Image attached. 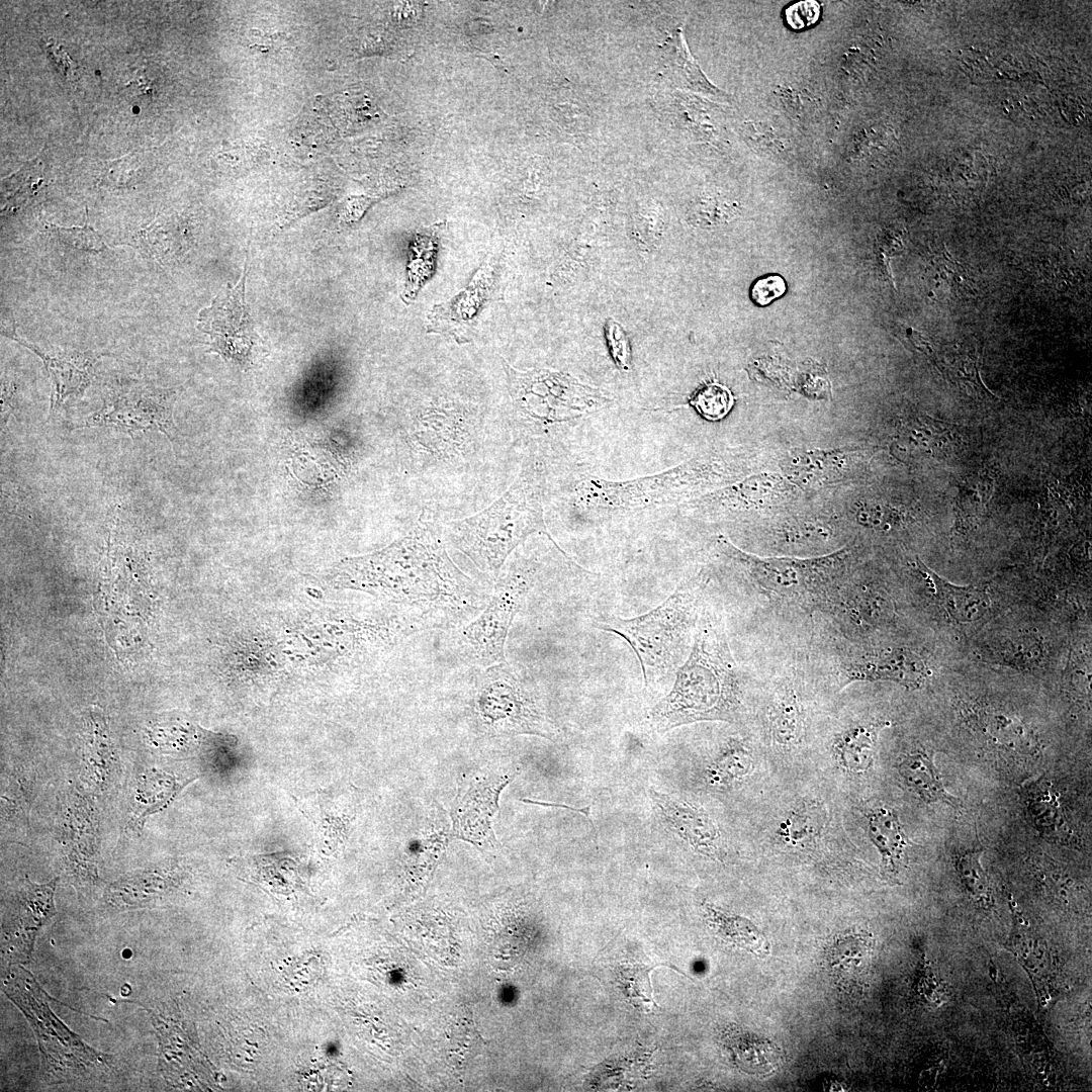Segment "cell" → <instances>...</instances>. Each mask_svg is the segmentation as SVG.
<instances>
[{
	"mask_svg": "<svg viewBox=\"0 0 1092 1092\" xmlns=\"http://www.w3.org/2000/svg\"><path fill=\"white\" fill-rule=\"evenodd\" d=\"M944 371L958 385L966 386L981 399H997L981 380L977 356L967 353L956 359Z\"/></svg>",
	"mask_w": 1092,
	"mask_h": 1092,
	"instance_id": "60d3db41",
	"label": "cell"
},
{
	"mask_svg": "<svg viewBox=\"0 0 1092 1092\" xmlns=\"http://www.w3.org/2000/svg\"><path fill=\"white\" fill-rule=\"evenodd\" d=\"M49 231L63 247L75 252L99 254L107 248L98 233L88 224L73 228L51 224Z\"/></svg>",
	"mask_w": 1092,
	"mask_h": 1092,
	"instance_id": "ab89813d",
	"label": "cell"
},
{
	"mask_svg": "<svg viewBox=\"0 0 1092 1092\" xmlns=\"http://www.w3.org/2000/svg\"><path fill=\"white\" fill-rule=\"evenodd\" d=\"M654 967L641 964L623 965L617 973V981L630 1003L645 1013L657 1007L650 982V972Z\"/></svg>",
	"mask_w": 1092,
	"mask_h": 1092,
	"instance_id": "836d02e7",
	"label": "cell"
},
{
	"mask_svg": "<svg viewBox=\"0 0 1092 1092\" xmlns=\"http://www.w3.org/2000/svg\"><path fill=\"white\" fill-rule=\"evenodd\" d=\"M741 698L740 671L727 637L720 625L703 616L670 692L650 710L648 719L658 733L699 721L733 722L740 714Z\"/></svg>",
	"mask_w": 1092,
	"mask_h": 1092,
	"instance_id": "7a4b0ae2",
	"label": "cell"
},
{
	"mask_svg": "<svg viewBox=\"0 0 1092 1092\" xmlns=\"http://www.w3.org/2000/svg\"><path fill=\"white\" fill-rule=\"evenodd\" d=\"M768 729L776 744L791 749L800 744L804 734L802 705L793 688H781L767 710Z\"/></svg>",
	"mask_w": 1092,
	"mask_h": 1092,
	"instance_id": "83f0119b",
	"label": "cell"
},
{
	"mask_svg": "<svg viewBox=\"0 0 1092 1092\" xmlns=\"http://www.w3.org/2000/svg\"><path fill=\"white\" fill-rule=\"evenodd\" d=\"M176 388H161L141 381L112 386L102 405L81 427L112 428L126 433L159 431L175 440L173 406Z\"/></svg>",
	"mask_w": 1092,
	"mask_h": 1092,
	"instance_id": "7c38bea8",
	"label": "cell"
},
{
	"mask_svg": "<svg viewBox=\"0 0 1092 1092\" xmlns=\"http://www.w3.org/2000/svg\"><path fill=\"white\" fill-rule=\"evenodd\" d=\"M437 244V233L426 231V233L419 234L412 245L405 297H415L420 287L433 273Z\"/></svg>",
	"mask_w": 1092,
	"mask_h": 1092,
	"instance_id": "d6a6232c",
	"label": "cell"
},
{
	"mask_svg": "<svg viewBox=\"0 0 1092 1092\" xmlns=\"http://www.w3.org/2000/svg\"><path fill=\"white\" fill-rule=\"evenodd\" d=\"M719 549L739 565L763 592L788 603L816 606L831 602L835 582L845 566V551L811 559L761 558L743 552L724 536Z\"/></svg>",
	"mask_w": 1092,
	"mask_h": 1092,
	"instance_id": "ba28073f",
	"label": "cell"
},
{
	"mask_svg": "<svg viewBox=\"0 0 1092 1092\" xmlns=\"http://www.w3.org/2000/svg\"><path fill=\"white\" fill-rule=\"evenodd\" d=\"M961 445L956 427L919 413L905 418L898 433L897 446L903 454L915 459L941 460Z\"/></svg>",
	"mask_w": 1092,
	"mask_h": 1092,
	"instance_id": "d6986e66",
	"label": "cell"
},
{
	"mask_svg": "<svg viewBox=\"0 0 1092 1092\" xmlns=\"http://www.w3.org/2000/svg\"><path fill=\"white\" fill-rule=\"evenodd\" d=\"M473 710L486 734H529L550 740L560 735L531 675L517 663L504 661L485 668L476 685Z\"/></svg>",
	"mask_w": 1092,
	"mask_h": 1092,
	"instance_id": "8992f818",
	"label": "cell"
},
{
	"mask_svg": "<svg viewBox=\"0 0 1092 1092\" xmlns=\"http://www.w3.org/2000/svg\"><path fill=\"white\" fill-rule=\"evenodd\" d=\"M993 483L992 475L978 473L960 484L956 500L960 515H978L991 498Z\"/></svg>",
	"mask_w": 1092,
	"mask_h": 1092,
	"instance_id": "f35d334b",
	"label": "cell"
},
{
	"mask_svg": "<svg viewBox=\"0 0 1092 1092\" xmlns=\"http://www.w3.org/2000/svg\"><path fill=\"white\" fill-rule=\"evenodd\" d=\"M58 878L47 884H34L28 878L17 896L15 913L3 925L5 956L10 963L30 960L36 934L48 919L56 914L54 893Z\"/></svg>",
	"mask_w": 1092,
	"mask_h": 1092,
	"instance_id": "5bb4252c",
	"label": "cell"
},
{
	"mask_svg": "<svg viewBox=\"0 0 1092 1092\" xmlns=\"http://www.w3.org/2000/svg\"><path fill=\"white\" fill-rule=\"evenodd\" d=\"M898 772L908 788L923 801L960 806V800L945 790L938 768L925 751L916 750L904 755L898 763Z\"/></svg>",
	"mask_w": 1092,
	"mask_h": 1092,
	"instance_id": "4316f807",
	"label": "cell"
},
{
	"mask_svg": "<svg viewBox=\"0 0 1092 1092\" xmlns=\"http://www.w3.org/2000/svg\"><path fill=\"white\" fill-rule=\"evenodd\" d=\"M521 801L523 803H526V804L539 805V806H543V807L563 808V809H567V810H570L572 812L578 813L580 815H583L586 818V820L589 822V824H590V826H592V828H593V830L595 832V842L598 845V839L597 838L599 836V832H598V830H597V828H596V826L594 824V821L592 819V805L581 807V808H576V807H572V806L562 804V803L538 801V800H533V799H528V798L521 799Z\"/></svg>",
	"mask_w": 1092,
	"mask_h": 1092,
	"instance_id": "bcb514c9",
	"label": "cell"
},
{
	"mask_svg": "<svg viewBox=\"0 0 1092 1092\" xmlns=\"http://www.w3.org/2000/svg\"><path fill=\"white\" fill-rule=\"evenodd\" d=\"M697 590L696 583H685L641 616L609 617L595 623L597 628L616 634L629 644L639 660L645 689L676 672L690 653L699 621Z\"/></svg>",
	"mask_w": 1092,
	"mask_h": 1092,
	"instance_id": "5b68a950",
	"label": "cell"
},
{
	"mask_svg": "<svg viewBox=\"0 0 1092 1092\" xmlns=\"http://www.w3.org/2000/svg\"><path fill=\"white\" fill-rule=\"evenodd\" d=\"M868 832L882 857L884 874L895 878L903 863L908 838L898 815L887 807H877L866 813Z\"/></svg>",
	"mask_w": 1092,
	"mask_h": 1092,
	"instance_id": "603a6c76",
	"label": "cell"
},
{
	"mask_svg": "<svg viewBox=\"0 0 1092 1092\" xmlns=\"http://www.w3.org/2000/svg\"><path fill=\"white\" fill-rule=\"evenodd\" d=\"M888 725L885 721L861 723L840 733L833 750L841 767L850 774L869 770L874 761L879 733Z\"/></svg>",
	"mask_w": 1092,
	"mask_h": 1092,
	"instance_id": "484cf974",
	"label": "cell"
},
{
	"mask_svg": "<svg viewBox=\"0 0 1092 1092\" xmlns=\"http://www.w3.org/2000/svg\"><path fill=\"white\" fill-rule=\"evenodd\" d=\"M721 1039L731 1061L745 1073L764 1076L779 1068L782 1055L767 1038L740 1028H728Z\"/></svg>",
	"mask_w": 1092,
	"mask_h": 1092,
	"instance_id": "7402d4cb",
	"label": "cell"
},
{
	"mask_svg": "<svg viewBox=\"0 0 1092 1092\" xmlns=\"http://www.w3.org/2000/svg\"><path fill=\"white\" fill-rule=\"evenodd\" d=\"M1007 948L1030 977L1041 1006L1056 995V970L1046 941L1021 923H1014Z\"/></svg>",
	"mask_w": 1092,
	"mask_h": 1092,
	"instance_id": "ffe728a7",
	"label": "cell"
},
{
	"mask_svg": "<svg viewBox=\"0 0 1092 1092\" xmlns=\"http://www.w3.org/2000/svg\"><path fill=\"white\" fill-rule=\"evenodd\" d=\"M872 935L866 931L848 930L837 936L829 947L827 961L838 976L860 973L869 963L873 951Z\"/></svg>",
	"mask_w": 1092,
	"mask_h": 1092,
	"instance_id": "f546056e",
	"label": "cell"
},
{
	"mask_svg": "<svg viewBox=\"0 0 1092 1092\" xmlns=\"http://www.w3.org/2000/svg\"><path fill=\"white\" fill-rule=\"evenodd\" d=\"M752 767L753 755L750 748L743 741L733 739L708 766L706 778L711 786L727 787L746 778Z\"/></svg>",
	"mask_w": 1092,
	"mask_h": 1092,
	"instance_id": "4dcf8cb0",
	"label": "cell"
},
{
	"mask_svg": "<svg viewBox=\"0 0 1092 1092\" xmlns=\"http://www.w3.org/2000/svg\"><path fill=\"white\" fill-rule=\"evenodd\" d=\"M916 568L929 582L933 595L945 613L959 623H969L981 619L990 609L988 593L975 585H957L917 559Z\"/></svg>",
	"mask_w": 1092,
	"mask_h": 1092,
	"instance_id": "44dd1931",
	"label": "cell"
},
{
	"mask_svg": "<svg viewBox=\"0 0 1092 1092\" xmlns=\"http://www.w3.org/2000/svg\"><path fill=\"white\" fill-rule=\"evenodd\" d=\"M39 166L26 164L18 173L3 180L2 197L5 207L18 208L26 204L37 192L42 179Z\"/></svg>",
	"mask_w": 1092,
	"mask_h": 1092,
	"instance_id": "8d00e7d4",
	"label": "cell"
},
{
	"mask_svg": "<svg viewBox=\"0 0 1092 1092\" xmlns=\"http://www.w3.org/2000/svg\"><path fill=\"white\" fill-rule=\"evenodd\" d=\"M309 799L303 806V813L314 823L320 834L330 842L329 845H344L351 831L353 820L356 817V797L350 792L347 796L331 799L327 796L329 804L324 805L317 794ZM328 795V794H327Z\"/></svg>",
	"mask_w": 1092,
	"mask_h": 1092,
	"instance_id": "d4e9b609",
	"label": "cell"
},
{
	"mask_svg": "<svg viewBox=\"0 0 1092 1092\" xmlns=\"http://www.w3.org/2000/svg\"><path fill=\"white\" fill-rule=\"evenodd\" d=\"M538 564L523 559L498 576L482 612L455 635L457 654L467 663L488 667L505 661L509 629L538 577Z\"/></svg>",
	"mask_w": 1092,
	"mask_h": 1092,
	"instance_id": "9c48e42d",
	"label": "cell"
},
{
	"mask_svg": "<svg viewBox=\"0 0 1092 1092\" xmlns=\"http://www.w3.org/2000/svg\"><path fill=\"white\" fill-rule=\"evenodd\" d=\"M704 907L710 925L724 940L759 958L769 954L766 936L751 921L711 904Z\"/></svg>",
	"mask_w": 1092,
	"mask_h": 1092,
	"instance_id": "f1b7e54d",
	"label": "cell"
},
{
	"mask_svg": "<svg viewBox=\"0 0 1092 1092\" xmlns=\"http://www.w3.org/2000/svg\"><path fill=\"white\" fill-rule=\"evenodd\" d=\"M604 332L608 350L615 365L621 371H630L632 367V349L625 329L613 318H608L605 323Z\"/></svg>",
	"mask_w": 1092,
	"mask_h": 1092,
	"instance_id": "b9f144b4",
	"label": "cell"
},
{
	"mask_svg": "<svg viewBox=\"0 0 1092 1092\" xmlns=\"http://www.w3.org/2000/svg\"><path fill=\"white\" fill-rule=\"evenodd\" d=\"M734 400L731 390L726 385L710 382L693 394L689 404L705 420L716 422L729 414Z\"/></svg>",
	"mask_w": 1092,
	"mask_h": 1092,
	"instance_id": "d590c367",
	"label": "cell"
},
{
	"mask_svg": "<svg viewBox=\"0 0 1092 1092\" xmlns=\"http://www.w3.org/2000/svg\"><path fill=\"white\" fill-rule=\"evenodd\" d=\"M737 462L726 454L709 453L667 470L627 480L590 475L577 483L576 500L582 508L609 512L671 506L734 481L742 472Z\"/></svg>",
	"mask_w": 1092,
	"mask_h": 1092,
	"instance_id": "277c9868",
	"label": "cell"
},
{
	"mask_svg": "<svg viewBox=\"0 0 1092 1092\" xmlns=\"http://www.w3.org/2000/svg\"><path fill=\"white\" fill-rule=\"evenodd\" d=\"M1027 805L1041 834L1054 836L1064 823L1060 804L1048 788L1030 785L1027 789Z\"/></svg>",
	"mask_w": 1092,
	"mask_h": 1092,
	"instance_id": "e575fe53",
	"label": "cell"
},
{
	"mask_svg": "<svg viewBox=\"0 0 1092 1092\" xmlns=\"http://www.w3.org/2000/svg\"><path fill=\"white\" fill-rule=\"evenodd\" d=\"M981 850H968L957 861V872L967 893L977 906L990 910L994 905L992 888L981 864Z\"/></svg>",
	"mask_w": 1092,
	"mask_h": 1092,
	"instance_id": "1f68e13d",
	"label": "cell"
},
{
	"mask_svg": "<svg viewBox=\"0 0 1092 1092\" xmlns=\"http://www.w3.org/2000/svg\"><path fill=\"white\" fill-rule=\"evenodd\" d=\"M859 522L877 529H890L899 524L900 515L892 508L873 505L862 508L857 514Z\"/></svg>",
	"mask_w": 1092,
	"mask_h": 1092,
	"instance_id": "ee69618b",
	"label": "cell"
},
{
	"mask_svg": "<svg viewBox=\"0 0 1092 1092\" xmlns=\"http://www.w3.org/2000/svg\"><path fill=\"white\" fill-rule=\"evenodd\" d=\"M852 455L845 449L807 451L791 457L785 470L796 483L819 486L842 478Z\"/></svg>",
	"mask_w": 1092,
	"mask_h": 1092,
	"instance_id": "cb8c5ba5",
	"label": "cell"
},
{
	"mask_svg": "<svg viewBox=\"0 0 1092 1092\" xmlns=\"http://www.w3.org/2000/svg\"><path fill=\"white\" fill-rule=\"evenodd\" d=\"M2 335L31 350L42 361L52 382L50 413L72 396L81 395L92 381L97 357L87 352H47L19 338L14 326L2 327Z\"/></svg>",
	"mask_w": 1092,
	"mask_h": 1092,
	"instance_id": "9a60e30c",
	"label": "cell"
},
{
	"mask_svg": "<svg viewBox=\"0 0 1092 1092\" xmlns=\"http://www.w3.org/2000/svg\"><path fill=\"white\" fill-rule=\"evenodd\" d=\"M247 267L240 281L228 284L198 315V329L207 336L208 352L242 369L254 364L258 347L255 324L245 300Z\"/></svg>",
	"mask_w": 1092,
	"mask_h": 1092,
	"instance_id": "4fadbf2b",
	"label": "cell"
},
{
	"mask_svg": "<svg viewBox=\"0 0 1092 1092\" xmlns=\"http://www.w3.org/2000/svg\"><path fill=\"white\" fill-rule=\"evenodd\" d=\"M543 467L531 461L484 511L449 525L448 538L483 572L497 576L509 555L531 534H547Z\"/></svg>",
	"mask_w": 1092,
	"mask_h": 1092,
	"instance_id": "3957f363",
	"label": "cell"
},
{
	"mask_svg": "<svg viewBox=\"0 0 1092 1092\" xmlns=\"http://www.w3.org/2000/svg\"><path fill=\"white\" fill-rule=\"evenodd\" d=\"M843 686L855 680H892L919 687L927 676L924 661L906 648H896L850 659L841 667Z\"/></svg>",
	"mask_w": 1092,
	"mask_h": 1092,
	"instance_id": "ac0fdd59",
	"label": "cell"
},
{
	"mask_svg": "<svg viewBox=\"0 0 1092 1092\" xmlns=\"http://www.w3.org/2000/svg\"><path fill=\"white\" fill-rule=\"evenodd\" d=\"M794 492L795 487L781 475L758 474L705 493L689 503V506L716 511H744L779 504Z\"/></svg>",
	"mask_w": 1092,
	"mask_h": 1092,
	"instance_id": "e0dca14e",
	"label": "cell"
},
{
	"mask_svg": "<svg viewBox=\"0 0 1092 1092\" xmlns=\"http://www.w3.org/2000/svg\"><path fill=\"white\" fill-rule=\"evenodd\" d=\"M649 796L671 830L695 850L714 858L722 856L721 830L704 809L682 798L652 789L649 790Z\"/></svg>",
	"mask_w": 1092,
	"mask_h": 1092,
	"instance_id": "2e32d148",
	"label": "cell"
},
{
	"mask_svg": "<svg viewBox=\"0 0 1092 1092\" xmlns=\"http://www.w3.org/2000/svg\"><path fill=\"white\" fill-rule=\"evenodd\" d=\"M3 985L35 1031L47 1080L64 1082L108 1068L106 1055L84 1043L51 1011L47 994L29 972L22 967L12 969Z\"/></svg>",
	"mask_w": 1092,
	"mask_h": 1092,
	"instance_id": "52a82bcc",
	"label": "cell"
},
{
	"mask_svg": "<svg viewBox=\"0 0 1092 1092\" xmlns=\"http://www.w3.org/2000/svg\"><path fill=\"white\" fill-rule=\"evenodd\" d=\"M520 772L518 765L489 764L463 777L451 805V838L480 850L494 849L493 818L499 810L500 794Z\"/></svg>",
	"mask_w": 1092,
	"mask_h": 1092,
	"instance_id": "8fae6325",
	"label": "cell"
},
{
	"mask_svg": "<svg viewBox=\"0 0 1092 1092\" xmlns=\"http://www.w3.org/2000/svg\"><path fill=\"white\" fill-rule=\"evenodd\" d=\"M787 290L785 279L779 274H767L758 278L751 286L750 298L759 305L765 306L775 299L783 296Z\"/></svg>",
	"mask_w": 1092,
	"mask_h": 1092,
	"instance_id": "7bdbcfd3",
	"label": "cell"
},
{
	"mask_svg": "<svg viewBox=\"0 0 1092 1092\" xmlns=\"http://www.w3.org/2000/svg\"><path fill=\"white\" fill-rule=\"evenodd\" d=\"M509 390L518 413L542 425L584 418L607 405L613 398L601 388L578 381L569 374L533 369L520 371L504 362Z\"/></svg>",
	"mask_w": 1092,
	"mask_h": 1092,
	"instance_id": "30bf717a",
	"label": "cell"
},
{
	"mask_svg": "<svg viewBox=\"0 0 1092 1092\" xmlns=\"http://www.w3.org/2000/svg\"><path fill=\"white\" fill-rule=\"evenodd\" d=\"M820 6L815 1L798 2L787 10L789 24L796 28H802L813 24L819 17Z\"/></svg>",
	"mask_w": 1092,
	"mask_h": 1092,
	"instance_id": "f6af8a7d",
	"label": "cell"
},
{
	"mask_svg": "<svg viewBox=\"0 0 1092 1092\" xmlns=\"http://www.w3.org/2000/svg\"><path fill=\"white\" fill-rule=\"evenodd\" d=\"M346 586L407 607L425 629L471 621L487 599L449 558L430 528L349 565Z\"/></svg>",
	"mask_w": 1092,
	"mask_h": 1092,
	"instance_id": "6da1fadb",
	"label": "cell"
},
{
	"mask_svg": "<svg viewBox=\"0 0 1092 1092\" xmlns=\"http://www.w3.org/2000/svg\"><path fill=\"white\" fill-rule=\"evenodd\" d=\"M818 821L810 811L799 808L790 811L778 826V836L787 845L803 846L818 834Z\"/></svg>",
	"mask_w": 1092,
	"mask_h": 1092,
	"instance_id": "74e56055",
	"label": "cell"
}]
</instances>
